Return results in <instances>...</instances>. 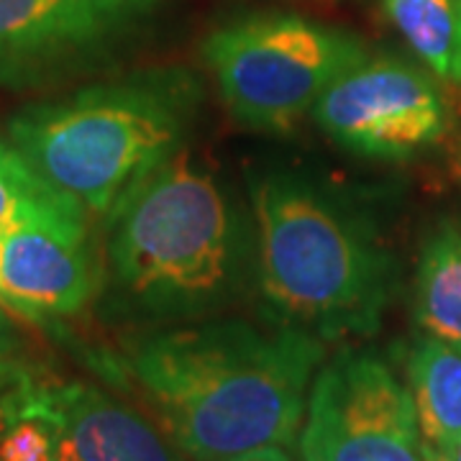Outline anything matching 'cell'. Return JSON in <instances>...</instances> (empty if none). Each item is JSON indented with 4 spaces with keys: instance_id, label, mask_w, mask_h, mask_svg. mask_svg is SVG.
Returning <instances> with one entry per match:
<instances>
[{
    "instance_id": "1",
    "label": "cell",
    "mask_w": 461,
    "mask_h": 461,
    "mask_svg": "<svg viewBox=\"0 0 461 461\" xmlns=\"http://www.w3.org/2000/svg\"><path fill=\"white\" fill-rule=\"evenodd\" d=\"M323 339L241 321L162 330L126 354V372L169 438L195 461L293 444Z\"/></svg>"
},
{
    "instance_id": "2",
    "label": "cell",
    "mask_w": 461,
    "mask_h": 461,
    "mask_svg": "<svg viewBox=\"0 0 461 461\" xmlns=\"http://www.w3.org/2000/svg\"><path fill=\"white\" fill-rule=\"evenodd\" d=\"M195 95V83L185 72L133 75L32 105L11 121L8 136L47 185L77 200L87 213L111 215L180 149Z\"/></svg>"
},
{
    "instance_id": "3",
    "label": "cell",
    "mask_w": 461,
    "mask_h": 461,
    "mask_svg": "<svg viewBox=\"0 0 461 461\" xmlns=\"http://www.w3.org/2000/svg\"><path fill=\"white\" fill-rule=\"evenodd\" d=\"M262 295L280 326L339 339L372 333L387 259L326 195L293 175L251 180Z\"/></svg>"
},
{
    "instance_id": "4",
    "label": "cell",
    "mask_w": 461,
    "mask_h": 461,
    "mask_svg": "<svg viewBox=\"0 0 461 461\" xmlns=\"http://www.w3.org/2000/svg\"><path fill=\"white\" fill-rule=\"evenodd\" d=\"M108 218L115 280L141 308L200 311L223 295L233 269L230 211L193 154L177 149Z\"/></svg>"
},
{
    "instance_id": "5",
    "label": "cell",
    "mask_w": 461,
    "mask_h": 461,
    "mask_svg": "<svg viewBox=\"0 0 461 461\" xmlns=\"http://www.w3.org/2000/svg\"><path fill=\"white\" fill-rule=\"evenodd\" d=\"M366 50L354 36L300 16H259L223 26L203 44L218 90L241 123L287 133Z\"/></svg>"
},
{
    "instance_id": "6",
    "label": "cell",
    "mask_w": 461,
    "mask_h": 461,
    "mask_svg": "<svg viewBox=\"0 0 461 461\" xmlns=\"http://www.w3.org/2000/svg\"><path fill=\"white\" fill-rule=\"evenodd\" d=\"M303 461H426L411 387L375 354L344 351L315 377Z\"/></svg>"
},
{
    "instance_id": "7",
    "label": "cell",
    "mask_w": 461,
    "mask_h": 461,
    "mask_svg": "<svg viewBox=\"0 0 461 461\" xmlns=\"http://www.w3.org/2000/svg\"><path fill=\"white\" fill-rule=\"evenodd\" d=\"M313 115L336 144L372 159H408L446 129L444 98L429 72L369 51L326 87Z\"/></svg>"
},
{
    "instance_id": "8",
    "label": "cell",
    "mask_w": 461,
    "mask_h": 461,
    "mask_svg": "<svg viewBox=\"0 0 461 461\" xmlns=\"http://www.w3.org/2000/svg\"><path fill=\"white\" fill-rule=\"evenodd\" d=\"M98 290L87 211L62 190L0 230V300L29 318L75 315Z\"/></svg>"
},
{
    "instance_id": "9",
    "label": "cell",
    "mask_w": 461,
    "mask_h": 461,
    "mask_svg": "<svg viewBox=\"0 0 461 461\" xmlns=\"http://www.w3.org/2000/svg\"><path fill=\"white\" fill-rule=\"evenodd\" d=\"M18 408L50 426L57 461H182L151 420L90 384L32 377L18 393Z\"/></svg>"
},
{
    "instance_id": "10",
    "label": "cell",
    "mask_w": 461,
    "mask_h": 461,
    "mask_svg": "<svg viewBox=\"0 0 461 461\" xmlns=\"http://www.w3.org/2000/svg\"><path fill=\"white\" fill-rule=\"evenodd\" d=\"M144 3L0 0V83H29L100 50Z\"/></svg>"
},
{
    "instance_id": "11",
    "label": "cell",
    "mask_w": 461,
    "mask_h": 461,
    "mask_svg": "<svg viewBox=\"0 0 461 461\" xmlns=\"http://www.w3.org/2000/svg\"><path fill=\"white\" fill-rule=\"evenodd\" d=\"M411 395L426 461H456L461 448V348L433 336L408 359Z\"/></svg>"
},
{
    "instance_id": "12",
    "label": "cell",
    "mask_w": 461,
    "mask_h": 461,
    "mask_svg": "<svg viewBox=\"0 0 461 461\" xmlns=\"http://www.w3.org/2000/svg\"><path fill=\"white\" fill-rule=\"evenodd\" d=\"M415 318L426 336L461 348V229L430 233L415 280Z\"/></svg>"
},
{
    "instance_id": "13",
    "label": "cell",
    "mask_w": 461,
    "mask_h": 461,
    "mask_svg": "<svg viewBox=\"0 0 461 461\" xmlns=\"http://www.w3.org/2000/svg\"><path fill=\"white\" fill-rule=\"evenodd\" d=\"M412 51L444 80H454L461 51V0H382Z\"/></svg>"
},
{
    "instance_id": "14",
    "label": "cell",
    "mask_w": 461,
    "mask_h": 461,
    "mask_svg": "<svg viewBox=\"0 0 461 461\" xmlns=\"http://www.w3.org/2000/svg\"><path fill=\"white\" fill-rule=\"evenodd\" d=\"M51 190L54 187L33 172L14 144L0 141V230L36 208Z\"/></svg>"
},
{
    "instance_id": "15",
    "label": "cell",
    "mask_w": 461,
    "mask_h": 461,
    "mask_svg": "<svg viewBox=\"0 0 461 461\" xmlns=\"http://www.w3.org/2000/svg\"><path fill=\"white\" fill-rule=\"evenodd\" d=\"M0 461H57L51 429L41 418L21 412L18 402L16 415L0 429Z\"/></svg>"
},
{
    "instance_id": "16",
    "label": "cell",
    "mask_w": 461,
    "mask_h": 461,
    "mask_svg": "<svg viewBox=\"0 0 461 461\" xmlns=\"http://www.w3.org/2000/svg\"><path fill=\"white\" fill-rule=\"evenodd\" d=\"M26 379H32L23 366L18 362L16 346L11 339V330L5 326V321L0 318V397L14 393L16 387H21Z\"/></svg>"
},
{
    "instance_id": "17",
    "label": "cell",
    "mask_w": 461,
    "mask_h": 461,
    "mask_svg": "<svg viewBox=\"0 0 461 461\" xmlns=\"http://www.w3.org/2000/svg\"><path fill=\"white\" fill-rule=\"evenodd\" d=\"M233 461H293L280 446H264V448H254L244 456H236Z\"/></svg>"
},
{
    "instance_id": "18",
    "label": "cell",
    "mask_w": 461,
    "mask_h": 461,
    "mask_svg": "<svg viewBox=\"0 0 461 461\" xmlns=\"http://www.w3.org/2000/svg\"><path fill=\"white\" fill-rule=\"evenodd\" d=\"M454 80L461 83V51H459V62H456V72H454Z\"/></svg>"
},
{
    "instance_id": "19",
    "label": "cell",
    "mask_w": 461,
    "mask_h": 461,
    "mask_svg": "<svg viewBox=\"0 0 461 461\" xmlns=\"http://www.w3.org/2000/svg\"><path fill=\"white\" fill-rule=\"evenodd\" d=\"M456 461H461V448H459V456H456Z\"/></svg>"
}]
</instances>
